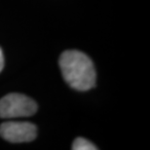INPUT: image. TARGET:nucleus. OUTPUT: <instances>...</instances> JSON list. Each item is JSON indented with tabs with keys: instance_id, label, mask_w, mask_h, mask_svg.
I'll use <instances>...</instances> for the list:
<instances>
[{
	"instance_id": "obj_1",
	"label": "nucleus",
	"mask_w": 150,
	"mask_h": 150,
	"mask_svg": "<svg viewBox=\"0 0 150 150\" xmlns=\"http://www.w3.org/2000/svg\"><path fill=\"white\" fill-rule=\"evenodd\" d=\"M59 67L65 82L77 91L85 92L96 86L95 67L92 59L80 51H64L59 57Z\"/></svg>"
},
{
	"instance_id": "obj_2",
	"label": "nucleus",
	"mask_w": 150,
	"mask_h": 150,
	"mask_svg": "<svg viewBox=\"0 0 150 150\" xmlns=\"http://www.w3.org/2000/svg\"><path fill=\"white\" fill-rule=\"evenodd\" d=\"M37 111V104L32 98L25 95H6L0 100V118L12 119L32 116Z\"/></svg>"
},
{
	"instance_id": "obj_3",
	"label": "nucleus",
	"mask_w": 150,
	"mask_h": 150,
	"mask_svg": "<svg viewBox=\"0 0 150 150\" xmlns=\"http://www.w3.org/2000/svg\"><path fill=\"white\" fill-rule=\"evenodd\" d=\"M0 136L13 143L29 142L36 137L37 129L30 122H6L0 126Z\"/></svg>"
},
{
	"instance_id": "obj_4",
	"label": "nucleus",
	"mask_w": 150,
	"mask_h": 150,
	"mask_svg": "<svg viewBox=\"0 0 150 150\" xmlns=\"http://www.w3.org/2000/svg\"><path fill=\"white\" fill-rule=\"evenodd\" d=\"M73 150H96L98 149L96 146L93 144L88 139H83V137H77L72 143Z\"/></svg>"
},
{
	"instance_id": "obj_5",
	"label": "nucleus",
	"mask_w": 150,
	"mask_h": 150,
	"mask_svg": "<svg viewBox=\"0 0 150 150\" xmlns=\"http://www.w3.org/2000/svg\"><path fill=\"white\" fill-rule=\"evenodd\" d=\"M3 67H4V57H3L2 50H1V48H0V72L2 71Z\"/></svg>"
}]
</instances>
